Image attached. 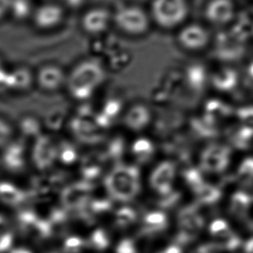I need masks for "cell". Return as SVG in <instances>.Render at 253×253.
<instances>
[{
	"mask_svg": "<svg viewBox=\"0 0 253 253\" xmlns=\"http://www.w3.org/2000/svg\"><path fill=\"white\" fill-rule=\"evenodd\" d=\"M63 18L62 9L56 4H46L34 14V21L39 28L50 29L58 25Z\"/></svg>",
	"mask_w": 253,
	"mask_h": 253,
	"instance_id": "obj_10",
	"label": "cell"
},
{
	"mask_svg": "<svg viewBox=\"0 0 253 253\" xmlns=\"http://www.w3.org/2000/svg\"><path fill=\"white\" fill-rule=\"evenodd\" d=\"M135 218V212L129 208H123L117 212V224L123 227L134 223Z\"/></svg>",
	"mask_w": 253,
	"mask_h": 253,
	"instance_id": "obj_24",
	"label": "cell"
},
{
	"mask_svg": "<svg viewBox=\"0 0 253 253\" xmlns=\"http://www.w3.org/2000/svg\"><path fill=\"white\" fill-rule=\"evenodd\" d=\"M115 21L122 31L131 35L143 34L149 25L147 14L136 6L120 8L115 15Z\"/></svg>",
	"mask_w": 253,
	"mask_h": 253,
	"instance_id": "obj_4",
	"label": "cell"
},
{
	"mask_svg": "<svg viewBox=\"0 0 253 253\" xmlns=\"http://www.w3.org/2000/svg\"><path fill=\"white\" fill-rule=\"evenodd\" d=\"M55 155L56 151L50 141L48 139H43L36 148L35 160L37 164L41 167H45L50 161L52 162Z\"/></svg>",
	"mask_w": 253,
	"mask_h": 253,
	"instance_id": "obj_16",
	"label": "cell"
},
{
	"mask_svg": "<svg viewBox=\"0 0 253 253\" xmlns=\"http://www.w3.org/2000/svg\"><path fill=\"white\" fill-rule=\"evenodd\" d=\"M133 152L139 162H148L154 153V147L150 141L146 139H141L134 142Z\"/></svg>",
	"mask_w": 253,
	"mask_h": 253,
	"instance_id": "obj_20",
	"label": "cell"
},
{
	"mask_svg": "<svg viewBox=\"0 0 253 253\" xmlns=\"http://www.w3.org/2000/svg\"><path fill=\"white\" fill-rule=\"evenodd\" d=\"M6 74H7V72L4 71L3 64H2L1 61H0V84H4V79H5Z\"/></svg>",
	"mask_w": 253,
	"mask_h": 253,
	"instance_id": "obj_31",
	"label": "cell"
},
{
	"mask_svg": "<svg viewBox=\"0 0 253 253\" xmlns=\"http://www.w3.org/2000/svg\"><path fill=\"white\" fill-rule=\"evenodd\" d=\"M186 180L189 183L190 186H192L194 190L196 189L198 186H201L204 183L201 174L195 170H191L186 172Z\"/></svg>",
	"mask_w": 253,
	"mask_h": 253,
	"instance_id": "obj_25",
	"label": "cell"
},
{
	"mask_svg": "<svg viewBox=\"0 0 253 253\" xmlns=\"http://www.w3.org/2000/svg\"><path fill=\"white\" fill-rule=\"evenodd\" d=\"M229 150L220 146H211L203 153L201 164L210 172H220L228 164Z\"/></svg>",
	"mask_w": 253,
	"mask_h": 253,
	"instance_id": "obj_7",
	"label": "cell"
},
{
	"mask_svg": "<svg viewBox=\"0 0 253 253\" xmlns=\"http://www.w3.org/2000/svg\"><path fill=\"white\" fill-rule=\"evenodd\" d=\"M11 0H0V18H3L4 15L10 11Z\"/></svg>",
	"mask_w": 253,
	"mask_h": 253,
	"instance_id": "obj_30",
	"label": "cell"
},
{
	"mask_svg": "<svg viewBox=\"0 0 253 253\" xmlns=\"http://www.w3.org/2000/svg\"><path fill=\"white\" fill-rule=\"evenodd\" d=\"M209 41L208 32L199 25H189L184 27L179 34V42L187 49L198 50L206 47Z\"/></svg>",
	"mask_w": 253,
	"mask_h": 253,
	"instance_id": "obj_5",
	"label": "cell"
},
{
	"mask_svg": "<svg viewBox=\"0 0 253 253\" xmlns=\"http://www.w3.org/2000/svg\"><path fill=\"white\" fill-rule=\"evenodd\" d=\"M239 180L244 185H249L253 181V159L250 158L243 162L239 170Z\"/></svg>",
	"mask_w": 253,
	"mask_h": 253,
	"instance_id": "obj_23",
	"label": "cell"
},
{
	"mask_svg": "<svg viewBox=\"0 0 253 253\" xmlns=\"http://www.w3.org/2000/svg\"><path fill=\"white\" fill-rule=\"evenodd\" d=\"M0 198L8 204H18L21 201V194L12 185L1 184L0 185Z\"/></svg>",
	"mask_w": 253,
	"mask_h": 253,
	"instance_id": "obj_21",
	"label": "cell"
},
{
	"mask_svg": "<svg viewBox=\"0 0 253 253\" xmlns=\"http://www.w3.org/2000/svg\"><path fill=\"white\" fill-rule=\"evenodd\" d=\"M246 251L247 253H253V239L246 244Z\"/></svg>",
	"mask_w": 253,
	"mask_h": 253,
	"instance_id": "obj_32",
	"label": "cell"
},
{
	"mask_svg": "<svg viewBox=\"0 0 253 253\" xmlns=\"http://www.w3.org/2000/svg\"><path fill=\"white\" fill-rule=\"evenodd\" d=\"M243 123H245L246 130L253 132V110H248L241 115Z\"/></svg>",
	"mask_w": 253,
	"mask_h": 253,
	"instance_id": "obj_29",
	"label": "cell"
},
{
	"mask_svg": "<svg viewBox=\"0 0 253 253\" xmlns=\"http://www.w3.org/2000/svg\"><path fill=\"white\" fill-rule=\"evenodd\" d=\"M175 169L170 162H164L159 166L151 177L152 186L160 194H169L174 178Z\"/></svg>",
	"mask_w": 253,
	"mask_h": 253,
	"instance_id": "obj_9",
	"label": "cell"
},
{
	"mask_svg": "<svg viewBox=\"0 0 253 253\" xmlns=\"http://www.w3.org/2000/svg\"><path fill=\"white\" fill-rule=\"evenodd\" d=\"M150 119L148 109L144 106H134L126 116V124L134 130H139L144 127Z\"/></svg>",
	"mask_w": 253,
	"mask_h": 253,
	"instance_id": "obj_14",
	"label": "cell"
},
{
	"mask_svg": "<svg viewBox=\"0 0 253 253\" xmlns=\"http://www.w3.org/2000/svg\"><path fill=\"white\" fill-rule=\"evenodd\" d=\"M64 1V3L71 5V6H74V5H78L79 4H81L82 0H63Z\"/></svg>",
	"mask_w": 253,
	"mask_h": 253,
	"instance_id": "obj_33",
	"label": "cell"
},
{
	"mask_svg": "<svg viewBox=\"0 0 253 253\" xmlns=\"http://www.w3.org/2000/svg\"><path fill=\"white\" fill-rule=\"evenodd\" d=\"M204 225L203 218L194 208H186L179 214L181 239L189 240L196 236Z\"/></svg>",
	"mask_w": 253,
	"mask_h": 253,
	"instance_id": "obj_8",
	"label": "cell"
},
{
	"mask_svg": "<svg viewBox=\"0 0 253 253\" xmlns=\"http://www.w3.org/2000/svg\"><path fill=\"white\" fill-rule=\"evenodd\" d=\"M145 225L148 232H158L165 228L168 224L167 217L164 213L154 211L145 217Z\"/></svg>",
	"mask_w": 253,
	"mask_h": 253,
	"instance_id": "obj_19",
	"label": "cell"
},
{
	"mask_svg": "<svg viewBox=\"0 0 253 253\" xmlns=\"http://www.w3.org/2000/svg\"><path fill=\"white\" fill-rule=\"evenodd\" d=\"M64 74L60 68L49 65L39 71V83L40 86L47 90H54L59 88L64 82Z\"/></svg>",
	"mask_w": 253,
	"mask_h": 253,
	"instance_id": "obj_12",
	"label": "cell"
},
{
	"mask_svg": "<svg viewBox=\"0 0 253 253\" xmlns=\"http://www.w3.org/2000/svg\"><path fill=\"white\" fill-rule=\"evenodd\" d=\"M93 243L99 249H103L104 247L108 246V238L106 237V234L102 231H98L93 236L92 238Z\"/></svg>",
	"mask_w": 253,
	"mask_h": 253,
	"instance_id": "obj_27",
	"label": "cell"
},
{
	"mask_svg": "<svg viewBox=\"0 0 253 253\" xmlns=\"http://www.w3.org/2000/svg\"><path fill=\"white\" fill-rule=\"evenodd\" d=\"M32 82V76L25 69H18L7 73L4 85L13 89H25Z\"/></svg>",
	"mask_w": 253,
	"mask_h": 253,
	"instance_id": "obj_15",
	"label": "cell"
},
{
	"mask_svg": "<svg viewBox=\"0 0 253 253\" xmlns=\"http://www.w3.org/2000/svg\"><path fill=\"white\" fill-rule=\"evenodd\" d=\"M11 137V128L7 123L0 120V146L7 143Z\"/></svg>",
	"mask_w": 253,
	"mask_h": 253,
	"instance_id": "obj_26",
	"label": "cell"
},
{
	"mask_svg": "<svg viewBox=\"0 0 253 253\" xmlns=\"http://www.w3.org/2000/svg\"><path fill=\"white\" fill-rule=\"evenodd\" d=\"M107 187L115 199L130 200L140 189L139 171L134 167H117L108 177Z\"/></svg>",
	"mask_w": 253,
	"mask_h": 253,
	"instance_id": "obj_2",
	"label": "cell"
},
{
	"mask_svg": "<svg viewBox=\"0 0 253 253\" xmlns=\"http://www.w3.org/2000/svg\"><path fill=\"white\" fill-rule=\"evenodd\" d=\"M105 73L99 63L86 61L75 68L68 79L71 95L78 99H86L104 80Z\"/></svg>",
	"mask_w": 253,
	"mask_h": 253,
	"instance_id": "obj_1",
	"label": "cell"
},
{
	"mask_svg": "<svg viewBox=\"0 0 253 253\" xmlns=\"http://www.w3.org/2000/svg\"><path fill=\"white\" fill-rule=\"evenodd\" d=\"M116 253H136L134 244L131 240H123L116 249Z\"/></svg>",
	"mask_w": 253,
	"mask_h": 253,
	"instance_id": "obj_28",
	"label": "cell"
},
{
	"mask_svg": "<svg viewBox=\"0 0 253 253\" xmlns=\"http://www.w3.org/2000/svg\"><path fill=\"white\" fill-rule=\"evenodd\" d=\"M110 20V15L103 9H94L88 11L83 18V26L86 32L97 34L104 32Z\"/></svg>",
	"mask_w": 253,
	"mask_h": 253,
	"instance_id": "obj_11",
	"label": "cell"
},
{
	"mask_svg": "<svg viewBox=\"0 0 253 253\" xmlns=\"http://www.w3.org/2000/svg\"><path fill=\"white\" fill-rule=\"evenodd\" d=\"M31 3L29 0H11L10 11L15 18L25 19L31 13Z\"/></svg>",
	"mask_w": 253,
	"mask_h": 253,
	"instance_id": "obj_22",
	"label": "cell"
},
{
	"mask_svg": "<svg viewBox=\"0 0 253 253\" xmlns=\"http://www.w3.org/2000/svg\"><path fill=\"white\" fill-rule=\"evenodd\" d=\"M234 5L232 0H211L206 8V17L216 25H225L232 20Z\"/></svg>",
	"mask_w": 253,
	"mask_h": 253,
	"instance_id": "obj_6",
	"label": "cell"
},
{
	"mask_svg": "<svg viewBox=\"0 0 253 253\" xmlns=\"http://www.w3.org/2000/svg\"><path fill=\"white\" fill-rule=\"evenodd\" d=\"M210 232L211 235L216 237L221 242V246L225 248L233 249L239 245V238L234 235L227 223L222 219L215 220L211 224L210 226Z\"/></svg>",
	"mask_w": 253,
	"mask_h": 253,
	"instance_id": "obj_13",
	"label": "cell"
},
{
	"mask_svg": "<svg viewBox=\"0 0 253 253\" xmlns=\"http://www.w3.org/2000/svg\"><path fill=\"white\" fill-rule=\"evenodd\" d=\"M188 12L186 0H154L152 15L163 28H172L182 23Z\"/></svg>",
	"mask_w": 253,
	"mask_h": 253,
	"instance_id": "obj_3",
	"label": "cell"
},
{
	"mask_svg": "<svg viewBox=\"0 0 253 253\" xmlns=\"http://www.w3.org/2000/svg\"><path fill=\"white\" fill-rule=\"evenodd\" d=\"M181 253L180 250L177 247H169V249L166 250L165 253Z\"/></svg>",
	"mask_w": 253,
	"mask_h": 253,
	"instance_id": "obj_34",
	"label": "cell"
},
{
	"mask_svg": "<svg viewBox=\"0 0 253 253\" xmlns=\"http://www.w3.org/2000/svg\"><path fill=\"white\" fill-rule=\"evenodd\" d=\"M198 200H200L203 203L211 204L215 201H218L220 197V192L214 186H210L206 183L198 186L196 189L194 190Z\"/></svg>",
	"mask_w": 253,
	"mask_h": 253,
	"instance_id": "obj_18",
	"label": "cell"
},
{
	"mask_svg": "<svg viewBox=\"0 0 253 253\" xmlns=\"http://www.w3.org/2000/svg\"><path fill=\"white\" fill-rule=\"evenodd\" d=\"M251 199L247 194L244 193H237L233 195L231 202V212L237 218L246 217L248 211Z\"/></svg>",
	"mask_w": 253,
	"mask_h": 253,
	"instance_id": "obj_17",
	"label": "cell"
}]
</instances>
